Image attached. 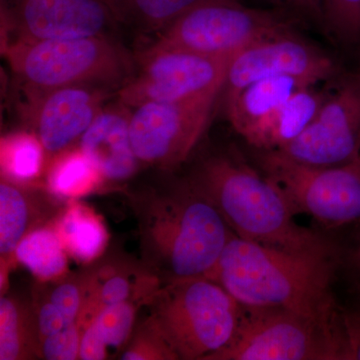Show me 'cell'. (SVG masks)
<instances>
[{
    "label": "cell",
    "instance_id": "cell-1",
    "mask_svg": "<svg viewBox=\"0 0 360 360\" xmlns=\"http://www.w3.org/2000/svg\"><path fill=\"white\" fill-rule=\"evenodd\" d=\"M338 255H300L232 234L208 278L241 304L281 307L340 333V307L333 291Z\"/></svg>",
    "mask_w": 360,
    "mask_h": 360
},
{
    "label": "cell",
    "instance_id": "cell-2",
    "mask_svg": "<svg viewBox=\"0 0 360 360\" xmlns=\"http://www.w3.org/2000/svg\"><path fill=\"white\" fill-rule=\"evenodd\" d=\"M141 262L165 284L207 276L233 232L205 198L187 184L129 194Z\"/></svg>",
    "mask_w": 360,
    "mask_h": 360
},
{
    "label": "cell",
    "instance_id": "cell-3",
    "mask_svg": "<svg viewBox=\"0 0 360 360\" xmlns=\"http://www.w3.org/2000/svg\"><path fill=\"white\" fill-rule=\"evenodd\" d=\"M186 181L238 238L288 252L338 255L328 239L295 221V213L270 180L236 156L201 160Z\"/></svg>",
    "mask_w": 360,
    "mask_h": 360
},
{
    "label": "cell",
    "instance_id": "cell-4",
    "mask_svg": "<svg viewBox=\"0 0 360 360\" xmlns=\"http://www.w3.org/2000/svg\"><path fill=\"white\" fill-rule=\"evenodd\" d=\"M21 94H39L71 85L120 90L135 70L134 52L116 37L13 40L1 42Z\"/></svg>",
    "mask_w": 360,
    "mask_h": 360
},
{
    "label": "cell",
    "instance_id": "cell-5",
    "mask_svg": "<svg viewBox=\"0 0 360 360\" xmlns=\"http://www.w3.org/2000/svg\"><path fill=\"white\" fill-rule=\"evenodd\" d=\"M144 307L146 321L184 360H210L224 349L241 312V303L205 276L162 284Z\"/></svg>",
    "mask_w": 360,
    "mask_h": 360
},
{
    "label": "cell",
    "instance_id": "cell-6",
    "mask_svg": "<svg viewBox=\"0 0 360 360\" xmlns=\"http://www.w3.org/2000/svg\"><path fill=\"white\" fill-rule=\"evenodd\" d=\"M295 18L276 8L240 0H202L181 14L148 45L232 58L255 42L295 27Z\"/></svg>",
    "mask_w": 360,
    "mask_h": 360
},
{
    "label": "cell",
    "instance_id": "cell-7",
    "mask_svg": "<svg viewBox=\"0 0 360 360\" xmlns=\"http://www.w3.org/2000/svg\"><path fill=\"white\" fill-rule=\"evenodd\" d=\"M341 335L291 310L241 304L231 342L210 360H340Z\"/></svg>",
    "mask_w": 360,
    "mask_h": 360
},
{
    "label": "cell",
    "instance_id": "cell-8",
    "mask_svg": "<svg viewBox=\"0 0 360 360\" xmlns=\"http://www.w3.org/2000/svg\"><path fill=\"white\" fill-rule=\"evenodd\" d=\"M257 165L295 214L333 229L359 221L360 177L349 168L305 165L279 150H258Z\"/></svg>",
    "mask_w": 360,
    "mask_h": 360
},
{
    "label": "cell",
    "instance_id": "cell-9",
    "mask_svg": "<svg viewBox=\"0 0 360 360\" xmlns=\"http://www.w3.org/2000/svg\"><path fill=\"white\" fill-rule=\"evenodd\" d=\"M134 53V75L116 96L131 108L148 101L181 103L220 94L233 58L151 45Z\"/></svg>",
    "mask_w": 360,
    "mask_h": 360
},
{
    "label": "cell",
    "instance_id": "cell-10",
    "mask_svg": "<svg viewBox=\"0 0 360 360\" xmlns=\"http://www.w3.org/2000/svg\"><path fill=\"white\" fill-rule=\"evenodd\" d=\"M219 96L148 101L132 108L130 139L141 165L172 172L186 162L205 134Z\"/></svg>",
    "mask_w": 360,
    "mask_h": 360
},
{
    "label": "cell",
    "instance_id": "cell-11",
    "mask_svg": "<svg viewBox=\"0 0 360 360\" xmlns=\"http://www.w3.org/2000/svg\"><path fill=\"white\" fill-rule=\"evenodd\" d=\"M279 151L321 167H347L359 158L360 63L340 78L302 134Z\"/></svg>",
    "mask_w": 360,
    "mask_h": 360
},
{
    "label": "cell",
    "instance_id": "cell-12",
    "mask_svg": "<svg viewBox=\"0 0 360 360\" xmlns=\"http://www.w3.org/2000/svg\"><path fill=\"white\" fill-rule=\"evenodd\" d=\"M1 42L116 37L120 26L101 0H0Z\"/></svg>",
    "mask_w": 360,
    "mask_h": 360
},
{
    "label": "cell",
    "instance_id": "cell-13",
    "mask_svg": "<svg viewBox=\"0 0 360 360\" xmlns=\"http://www.w3.org/2000/svg\"><path fill=\"white\" fill-rule=\"evenodd\" d=\"M335 59L290 30L246 47L232 58L224 85L225 98L257 80L292 77L317 84L340 77Z\"/></svg>",
    "mask_w": 360,
    "mask_h": 360
},
{
    "label": "cell",
    "instance_id": "cell-14",
    "mask_svg": "<svg viewBox=\"0 0 360 360\" xmlns=\"http://www.w3.org/2000/svg\"><path fill=\"white\" fill-rule=\"evenodd\" d=\"M117 90L97 85H71L22 94L20 112L47 155L73 148Z\"/></svg>",
    "mask_w": 360,
    "mask_h": 360
},
{
    "label": "cell",
    "instance_id": "cell-15",
    "mask_svg": "<svg viewBox=\"0 0 360 360\" xmlns=\"http://www.w3.org/2000/svg\"><path fill=\"white\" fill-rule=\"evenodd\" d=\"M84 276V302L77 322L84 329L101 310L124 302L148 303L162 285L142 262L110 257L96 262Z\"/></svg>",
    "mask_w": 360,
    "mask_h": 360
},
{
    "label": "cell",
    "instance_id": "cell-16",
    "mask_svg": "<svg viewBox=\"0 0 360 360\" xmlns=\"http://www.w3.org/2000/svg\"><path fill=\"white\" fill-rule=\"evenodd\" d=\"M131 110L115 97L104 106L78 141V146L98 168L105 181H127L141 167L130 139Z\"/></svg>",
    "mask_w": 360,
    "mask_h": 360
},
{
    "label": "cell",
    "instance_id": "cell-17",
    "mask_svg": "<svg viewBox=\"0 0 360 360\" xmlns=\"http://www.w3.org/2000/svg\"><path fill=\"white\" fill-rule=\"evenodd\" d=\"M53 194L26 188L1 177L0 184V253L2 262L14 257L18 245L30 232L56 217Z\"/></svg>",
    "mask_w": 360,
    "mask_h": 360
},
{
    "label": "cell",
    "instance_id": "cell-18",
    "mask_svg": "<svg viewBox=\"0 0 360 360\" xmlns=\"http://www.w3.org/2000/svg\"><path fill=\"white\" fill-rule=\"evenodd\" d=\"M315 85L297 90L283 104L241 134L257 150H279L295 141L314 120L329 94Z\"/></svg>",
    "mask_w": 360,
    "mask_h": 360
},
{
    "label": "cell",
    "instance_id": "cell-19",
    "mask_svg": "<svg viewBox=\"0 0 360 360\" xmlns=\"http://www.w3.org/2000/svg\"><path fill=\"white\" fill-rule=\"evenodd\" d=\"M316 85L292 77H274L257 80L226 97L229 122L238 134L278 108L297 90Z\"/></svg>",
    "mask_w": 360,
    "mask_h": 360
},
{
    "label": "cell",
    "instance_id": "cell-20",
    "mask_svg": "<svg viewBox=\"0 0 360 360\" xmlns=\"http://www.w3.org/2000/svg\"><path fill=\"white\" fill-rule=\"evenodd\" d=\"M141 307L139 303L124 302L101 310L84 329L79 359H108L111 354L124 349Z\"/></svg>",
    "mask_w": 360,
    "mask_h": 360
},
{
    "label": "cell",
    "instance_id": "cell-21",
    "mask_svg": "<svg viewBox=\"0 0 360 360\" xmlns=\"http://www.w3.org/2000/svg\"><path fill=\"white\" fill-rule=\"evenodd\" d=\"M56 217L58 231L68 255L84 264L101 257L108 243V232L101 217L84 203L70 200Z\"/></svg>",
    "mask_w": 360,
    "mask_h": 360
},
{
    "label": "cell",
    "instance_id": "cell-22",
    "mask_svg": "<svg viewBox=\"0 0 360 360\" xmlns=\"http://www.w3.org/2000/svg\"><path fill=\"white\" fill-rule=\"evenodd\" d=\"M51 281L33 307L40 340L77 322L84 302L82 274Z\"/></svg>",
    "mask_w": 360,
    "mask_h": 360
},
{
    "label": "cell",
    "instance_id": "cell-23",
    "mask_svg": "<svg viewBox=\"0 0 360 360\" xmlns=\"http://www.w3.org/2000/svg\"><path fill=\"white\" fill-rule=\"evenodd\" d=\"M120 27L155 35L202 0H101Z\"/></svg>",
    "mask_w": 360,
    "mask_h": 360
},
{
    "label": "cell",
    "instance_id": "cell-24",
    "mask_svg": "<svg viewBox=\"0 0 360 360\" xmlns=\"http://www.w3.org/2000/svg\"><path fill=\"white\" fill-rule=\"evenodd\" d=\"M103 175L77 148L54 156L47 174V191L59 200H77L103 186Z\"/></svg>",
    "mask_w": 360,
    "mask_h": 360
},
{
    "label": "cell",
    "instance_id": "cell-25",
    "mask_svg": "<svg viewBox=\"0 0 360 360\" xmlns=\"http://www.w3.org/2000/svg\"><path fill=\"white\" fill-rule=\"evenodd\" d=\"M40 340L33 307L13 296L0 300V360L32 359L39 354Z\"/></svg>",
    "mask_w": 360,
    "mask_h": 360
},
{
    "label": "cell",
    "instance_id": "cell-26",
    "mask_svg": "<svg viewBox=\"0 0 360 360\" xmlns=\"http://www.w3.org/2000/svg\"><path fill=\"white\" fill-rule=\"evenodd\" d=\"M68 253L53 225H44L27 234L14 251V257L40 283L66 276Z\"/></svg>",
    "mask_w": 360,
    "mask_h": 360
},
{
    "label": "cell",
    "instance_id": "cell-27",
    "mask_svg": "<svg viewBox=\"0 0 360 360\" xmlns=\"http://www.w3.org/2000/svg\"><path fill=\"white\" fill-rule=\"evenodd\" d=\"M46 155L34 132L20 130L2 136L0 143L1 175L4 179L27 184L39 176Z\"/></svg>",
    "mask_w": 360,
    "mask_h": 360
},
{
    "label": "cell",
    "instance_id": "cell-28",
    "mask_svg": "<svg viewBox=\"0 0 360 360\" xmlns=\"http://www.w3.org/2000/svg\"><path fill=\"white\" fill-rule=\"evenodd\" d=\"M328 34L347 46L360 45V0H321Z\"/></svg>",
    "mask_w": 360,
    "mask_h": 360
},
{
    "label": "cell",
    "instance_id": "cell-29",
    "mask_svg": "<svg viewBox=\"0 0 360 360\" xmlns=\"http://www.w3.org/2000/svg\"><path fill=\"white\" fill-rule=\"evenodd\" d=\"M123 360H176V354L163 340L162 336L144 321L132 333L127 347L122 350Z\"/></svg>",
    "mask_w": 360,
    "mask_h": 360
},
{
    "label": "cell",
    "instance_id": "cell-30",
    "mask_svg": "<svg viewBox=\"0 0 360 360\" xmlns=\"http://www.w3.org/2000/svg\"><path fill=\"white\" fill-rule=\"evenodd\" d=\"M84 328L78 322L40 340L39 355L47 360L79 359Z\"/></svg>",
    "mask_w": 360,
    "mask_h": 360
},
{
    "label": "cell",
    "instance_id": "cell-31",
    "mask_svg": "<svg viewBox=\"0 0 360 360\" xmlns=\"http://www.w3.org/2000/svg\"><path fill=\"white\" fill-rule=\"evenodd\" d=\"M340 360H360V307L340 310Z\"/></svg>",
    "mask_w": 360,
    "mask_h": 360
},
{
    "label": "cell",
    "instance_id": "cell-32",
    "mask_svg": "<svg viewBox=\"0 0 360 360\" xmlns=\"http://www.w3.org/2000/svg\"><path fill=\"white\" fill-rule=\"evenodd\" d=\"M274 8L288 13L296 20L307 21L326 30L321 0H267Z\"/></svg>",
    "mask_w": 360,
    "mask_h": 360
},
{
    "label": "cell",
    "instance_id": "cell-33",
    "mask_svg": "<svg viewBox=\"0 0 360 360\" xmlns=\"http://www.w3.org/2000/svg\"><path fill=\"white\" fill-rule=\"evenodd\" d=\"M348 262L360 283V234L355 241L354 245L348 253Z\"/></svg>",
    "mask_w": 360,
    "mask_h": 360
},
{
    "label": "cell",
    "instance_id": "cell-34",
    "mask_svg": "<svg viewBox=\"0 0 360 360\" xmlns=\"http://www.w3.org/2000/svg\"><path fill=\"white\" fill-rule=\"evenodd\" d=\"M347 167L349 168L352 172H354L355 174L359 175L360 177V155L356 160L354 161L352 165H347Z\"/></svg>",
    "mask_w": 360,
    "mask_h": 360
}]
</instances>
